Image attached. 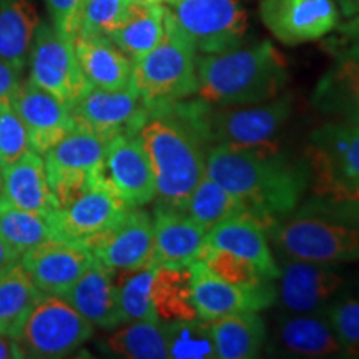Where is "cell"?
<instances>
[{
  "mask_svg": "<svg viewBox=\"0 0 359 359\" xmlns=\"http://www.w3.org/2000/svg\"><path fill=\"white\" fill-rule=\"evenodd\" d=\"M205 173L236 196L246 213L259 219L268 230L302 203L309 188L304 160L288 158L275 143L210 147Z\"/></svg>",
  "mask_w": 359,
  "mask_h": 359,
  "instance_id": "obj_1",
  "label": "cell"
},
{
  "mask_svg": "<svg viewBox=\"0 0 359 359\" xmlns=\"http://www.w3.org/2000/svg\"><path fill=\"white\" fill-rule=\"evenodd\" d=\"M208 103L198 97L150 107L140 140L155 175L156 206L185 210L193 188L203 178L210 143Z\"/></svg>",
  "mask_w": 359,
  "mask_h": 359,
  "instance_id": "obj_2",
  "label": "cell"
},
{
  "mask_svg": "<svg viewBox=\"0 0 359 359\" xmlns=\"http://www.w3.org/2000/svg\"><path fill=\"white\" fill-rule=\"evenodd\" d=\"M198 95L215 107L263 103L281 95L288 83V67L269 40L238 45L196 58Z\"/></svg>",
  "mask_w": 359,
  "mask_h": 359,
  "instance_id": "obj_3",
  "label": "cell"
},
{
  "mask_svg": "<svg viewBox=\"0 0 359 359\" xmlns=\"http://www.w3.org/2000/svg\"><path fill=\"white\" fill-rule=\"evenodd\" d=\"M281 259L343 264L359 262V208L311 198L269 226Z\"/></svg>",
  "mask_w": 359,
  "mask_h": 359,
  "instance_id": "obj_4",
  "label": "cell"
},
{
  "mask_svg": "<svg viewBox=\"0 0 359 359\" xmlns=\"http://www.w3.org/2000/svg\"><path fill=\"white\" fill-rule=\"evenodd\" d=\"M196 58L198 52L195 45L165 7L163 35L160 42L133 64V88L148 109L196 95Z\"/></svg>",
  "mask_w": 359,
  "mask_h": 359,
  "instance_id": "obj_5",
  "label": "cell"
},
{
  "mask_svg": "<svg viewBox=\"0 0 359 359\" xmlns=\"http://www.w3.org/2000/svg\"><path fill=\"white\" fill-rule=\"evenodd\" d=\"M304 165L313 196L359 208V127L327 120L314 128Z\"/></svg>",
  "mask_w": 359,
  "mask_h": 359,
  "instance_id": "obj_6",
  "label": "cell"
},
{
  "mask_svg": "<svg viewBox=\"0 0 359 359\" xmlns=\"http://www.w3.org/2000/svg\"><path fill=\"white\" fill-rule=\"evenodd\" d=\"M93 326L62 296L43 294L24 325L17 343L25 358H65L92 338Z\"/></svg>",
  "mask_w": 359,
  "mask_h": 359,
  "instance_id": "obj_7",
  "label": "cell"
},
{
  "mask_svg": "<svg viewBox=\"0 0 359 359\" xmlns=\"http://www.w3.org/2000/svg\"><path fill=\"white\" fill-rule=\"evenodd\" d=\"M196 52L219 53L243 43L248 12L243 0H165Z\"/></svg>",
  "mask_w": 359,
  "mask_h": 359,
  "instance_id": "obj_8",
  "label": "cell"
},
{
  "mask_svg": "<svg viewBox=\"0 0 359 359\" xmlns=\"http://www.w3.org/2000/svg\"><path fill=\"white\" fill-rule=\"evenodd\" d=\"M293 114V95L285 93L255 105L206 109V133L213 145L263 147L275 143Z\"/></svg>",
  "mask_w": 359,
  "mask_h": 359,
  "instance_id": "obj_9",
  "label": "cell"
},
{
  "mask_svg": "<svg viewBox=\"0 0 359 359\" xmlns=\"http://www.w3.org/2000/svg\"><path fill=\"white\" fill-rule=\"evenodd\" d=\"M29 58L30 80L69 107L90 87L80 69L74 40L52 24L40 22Z\"/></svg>",
  "mask_w": 359,
  "mask_h": 359,
  "instance_id": "obj_10",
  "label": "cell"
},
{
  "mask_svg": "<svg viewBox=\"0 0 359 359\" xmlns=\"http://www.w3.org/2000/svg\"><path fill=\"white\" fill-rule=\"evenodd\" d=\"M276 299L291 314H323L343 294L346 280L338 264L306 259H281Z\"/></svg>",
  "mask_w": 359,
  "mask_h": 359,
  "instance_id": "obj_11",
  "label": "cell"
},
{
  "mask_svg": "<svg viewBox=\"0 0 359 359\" xmlns=\"http://www.w3.org/2000/svg\"><path fill=\"white\" fill-rule=\"evenodd\" d=\"M75 123L110 142L118 135H137L148 118V107L137 90H103L88 87L70 105Z\"/></svg>",
  "mask_w": 359,
  "mask_h": 359,
  "instance_id": "obj_12",
  "label": "cell"
},
{
  "mask_svg": "<svg viewBox=\"0 0 359 359\" xmlns=\"http://www.w3.org/2000/svg\"><path fill=\"white\" fill-rule=\"evenodd\" d=\"M83 245L110 273L138 269L150 263L154 251V217L142 208H130L107 230L85 240Z\"/></svg>",
  "mask_w": 359,
  "mask_h": 359,
  "instance_id": "obj_13",
  "label": "cell"
},
{
  "mask_svg": "<svg viewBox=\"0 0 359 359\" xmlns=\"http://www.w3.org/2000/svg\"><path fill=\"white\" fill-rule=\"evenodd\" d=\"M259 19L278 42L299 45L334 32L339 8L334 0H262Z\"/></svg>",
  "mask_w": 359,
  "mask_h": 359,
  "instance_id": "obj_14",
  "label": "cell"
},
{
  "mask_svg": "<svg viewBox=\"0 0 359 359\" xmlns=\"http://www.w3.org/2000/svg\"><path fill=\"white\" fill-rule=\"evenodd\" d=\"M102 177L130 208L155 200L156 185L140 135H118L107 143Z\"/></svg>",
  "mask_w": 359,
  "mask_h": 359,
  "instance_id": "obj_15",
  "label": "cell"
},
{
  "mask_svg": "<svg viewBox=\"0 0 359 359\" xmlns=\"http://www.w3.org/2000/svg\"><path fill=\"white\" fill-rule=\"evenodd\" d=\"M130 210L116 191L100 177L70 205L52 215L55 238L79 241L92 238L114 224Z\"/></svg>",
  "mask_w": 359,
  "mask_h": 359,
  "instance_id": "obj_16",
  "label": "cell"
},
{
  "mask_svg": "<svg viewBox=\"0 0 359 359\" xmlns=\"http://www.w3.org/2000/svg\"><path fill=\"white\" fill-rule=\"evenodd\" d=\"M93 259L83 243L52 238L25 251L20 264L43 294L64 296Z\"/></svg>",
  "mask_w": 359,
  "mask_h": 359,
  "instance_id": "obj_17",
  "label": "cell"
},
{
  "mask_svg": "<svg viewBox=\"0 0 359 359\" xmlns=\"http://www.w3.org/2000/svg\"><path fill=\"white\" fill-rule=\"evenodd\" d=\"M11 102L29 132L30 150L45 155L74 128L70 107L32 80L22 82Z\"/></svg>",
  "mask_w": 359,
  "mask_h": 359,
  "instance_id": "obj_18",
  "label": "cell"
},
{
  "mask_svg": "<svg viewBox=\"0 0 359 359\" xmlns=\"http://www.w3.org/2000/svg\"><path fill=\"white\" fill-rule=\"evenodd\" d=\"M193 304L196 314L205 321L240 311H263L276 299V286L250 290L235 286L213 275L201 262L190 264Z\"/></svg>",
  "mask_w": 359,
  "mask_h": 359,
  "instance_id": "obj_19",
  "label": "cell"
},
{
  "mask_svg": "<svg viewBox=\"0 0 359 359\" xmlns=\"http://www.w3.org/2000/svg\"><path fill=\"white\" fill-rule=\"evenodd\" d=\"M206 233L208 231L183 210L155 206L150 264L188 268L200 262L206 248Z\"/></svg>",
  "mask_w": 359,
  "mask_h": 359,
  "instance_id": "obj_20",
  "label": "cell"
},
{
  "mask_svg": "<svg viewBox=\"0 0 359 359\" xmlns=\"http://www.w3.org/2000/svg\"><path fill=\"white\" fill-rule=\"evenodd\" d=\"M206 245L246 259L268 280L275 281L280 276V264L269 246L268 228L250 213H240L212 228L206 233Z\"/></svg>",
  "mask_w": 359,
  "mask_h": 359,
  "instance_id": "obj_21",
  "label": "cell"
},
{
  "mask_svg": "<svg viewBox=\"0 0 359 359\" xmlns=\"http://www.w3.org/2000/svg\"><path fill=\"white\" fill-rule=\"evenodd\" d=\"M62 298L77 309L93 327L115 330L125 325L114 273L97 259H93Z\"/></svg>",
  "mask_w": 359,
  "mask_h": 359,
  "instance_id": "obj_22",
  "label": "cell"
},
{
  "mask_svg": "<svg viewBox=\"0 0 359 359\" xmlns=\"http://www.w3.org/2000/svg\"><path fill=\"white\" fill-rule=\"evenodd\" d=\"M275 344L283 354L294 358H344V349L325 314H291L276 323Z\"/></svg>",
  "mask_w": 359,
  "mask_h": 359,
  "instance_id": "obj_23",
  "label": "cell"
},
{
  "mask_svg": "<svg viewBox=\"0 0 359 359\" xmlns=\"http://www.w3.org/2000/svg\"><path fill=\"white\" fill-rule=\"evenodd\" d=\"M311 105L326 120L359 127V64L334 58L313 90Z\"/></svg>",
  "mask_w": 359,
  "mask_h": 359,
  "instance_id": "obj_24",
  "label": "cell"
},
{
  "mask_svg": "<svg viewBox=\"0 0 359 359\" xmlns=\"http://www.w3.org/2000/svg\"><path fill=\"white\" fill-rule=\"evenodd\" d=\"M4 203L52 217L58 210L42 155L29 150L4 168Z\"/></svg>",
  "mask_w": 359,
  "mask_h": 359,
  "instance_id": "obj_25",
  "label": "cell"
},
{
  "mask_svg": "<svg viewBox=\"0 0 359 359\" xmlns=\"http://www.w3.org/2000/svg\"><path fill=\"white\" fill-rule=\"evenodd\" d=\"M74 47L90 87L103 90L132 87L133 62L109 37L77 35Z\"/></svg>",
  "mask_w": 359,
  "mask_h": 359,
  "instance_id": "obj_26",
  "label": "cell"
},
{
  "mask_svg": "<svg viewBox=\"0 0 359 359\" xmlns=\"http://www.w3.org/2000/svg\"><path fill=\"white\" fill-rule=\"evenodd\" d=\"M218 359H251L259 356L268 330L258 311H240L210 321Z\"/></svg>",
  "mask_w": 359,
  "mask_h": 359,
  "instance_id": "obj_27",
  "label": "cell"
},
{
  "mask_svg": "<svg viewBox=\"0 0 359 359\" xmlns=\"http://www.w3.org/2000/svg\"><path fill=\"white\" fill-rule=\"evenodd\" d=\"M163 20L165 7L161 4L132 0L122 24L109 39L135 64L160 42L163 35Z\"/></svg>",
  "mask_w": 359,
  "mask_h": 359,
  "instance_id": "obj_28",
  "label": "cell"
},
{
  "mask_svg": "<svg viewBox=\"0 0 359 359\" xmlns=\"http://www.w3.org/2000/svg\"><path fill=\"white\" fill-rule=\"evenodd\" d=\"M39 25L35 0H0V58L25 69Z\"/></svg>",
  "mask_w": 359,
  "mask_h": 359,
  "instance_id": "obj_29",
  "label": "cell"
},
{
  "mask_svg": "<svg viewBox=\"0 0 359 359\" xmlns=\"http://www.w3.org/2000/svg\"><path fill=\"white\" fill-rule=\"evenodd\" d=\"M107 140L75 123L74 128L45 154V168L102 175Z\"/></svg>",
  "mask_w": 359,
  "mask_h": 359,
  "instance_id": "obj_30",
  "label": "cell"
},
{
  "mask_svg": "<svg viewBox=\"0 0 359 359\" xmlns=\"http://www.w3.org/2000/svg\"><path fill=\"white\" fill-rule=\"evenodd\" d=\"M151 303L160 323L198 318L193 304L190 266L173 268L155 264Z\"/></svg>",
  "mask_w": 359,
  "mask_h": 359,
  "instance_id": "obj_31",
  "label": "cell"
},
{
  "mask_svg": "<svg viewBox=\"0 0 359 359\" xmlns=\"http://www.w3.org/2000/svg\"><path fill=\"white\" fill-rule=\"evenodd\" d=\"M42 296L20 262L0 273V333L17 338Z\"/></svg>",
  "mask_w": 359,
  "mask_h": 359,
  "instance_id": "obj_32",
  "label": "cell"
},
{
  "mask_svg": "<svg viewBox=\"0 0 359 359\" xmlns=\"http://www.w3.org/2000/svg\"><path fill=\"white\" fill-rule=\"evenodd\" d=\"M110 354L128 359L168 358L167 333L163 323L133 321L105 339Z\"/></svg>",
  "mask_w": 359,
  "mask_h": 359,
  "instance_id": "obj_33",
  "label": "cell"
},
{
  "mask_svg": "<svg viewBox=\"0 0 359 359\" xmlns=\"http://www.w3.org/2000/svg\"><path fill=\"white\" fill-rule=\"evenodd\" d=\"M183 212L190 215L206 231H210L217 224L223 223L224 219L246 213V210L236 196H233L230 191L219 187L205 173L203 178L193 188Z\"/></svg>",
  "mask_w": 359,
  "mask_h": 359,
  "instance_id": "obj_34",
  "label": "cell"
},
{
  "mask_svg": "<svg viewBox=\"0 0 359 359\" xmlns=\"http://www.w3.org/2000/svg\"><path fill=\"white\" fill-rule=\"evenodd\" d=\"M0 238L17 253L24 255L34 246L55 238L48 215L27 212L15 206L0 205Z\"/></svg>",
  "mask_w": 359,
  "mask_h": 359,
  "instance_id": "obj_35",
  "label": "cell"
},
{
  "mask_svg": "<svg viewBox=\"0 0 359 359\" xmlns=\"http://www.w3.org/2000/svg\"><path fill=\"white\" fill-rule=\"evenodd\" d=\"M155 264L132 269V271L114 273L116 288H118L120 309L123 323L155 321L154 303H151V281H154Z\"/></svg>",
  "mask_w": 359,
  "mask_h": 359,
  "instance_id": "obj_36",
  "label": "cell"
},
{
  "mask_svg": "<svg viewBox=\"0 0 359 359\" xmlns=\"http://www.w3.org/2000/svg\"><path fill=\"white\" fill-rule=\"evenodd\" d=\"M168 343V358L212 359L217 358L210 321L180 320L163 323Z\"/></svg>",
  "mask_w": 359,
  "mask_h": 359,
  "instance_id": "obj_37",
  "label": "cell"
},
{
  "mask_svg": "<svg viewBox=\"0 0 359 359\" xmlns=\"http://www.w3.org/2000/svg\"><path fill=\"white\" fill-rule=\"evenodd\" d=\"M201 263L205 264L213 275L222 278L223 281L231 283L235 286L250 290H262L273 285V280L264 278L253 264L228 253L224 250L212 248L206 245V248L201 255Z\"/></svg>",
  "mask_w": 359,
  "mask_h": 359,
  "instance_id": "obj_38",
  "label": "cell"
},
{
  "mask_svg": "<svg viewBox=\"0 0 359 359\" xmlns=\"http://www.w3.org/2000/svg\"><path fill=\"white\" fill-rule=\"evenodd\" d=\"M132 0H83L77 35L110 34L122 24Z\"/></svg>",
  "mask_w": 359,
  "mask_h": 359,
  "instance_id": "obj_39",
  "label": "cell"
},
{
  "mask_svg": "<svg viewBox=\"0 0 359 359\" xmlns=\"http://www.w3.org/2000/svg\"><path fill=\"white\" fill-rule=\"evenodd\" d=\"M348 356H359V298L339 294L323 313Z\"/></svg>",
  "mask_w": 359,
  "mask_h": 359,
  "instance_id": "obj_40",
  "label": "cell"
},
{
  "mask_svg": "<svg viewBox=\"0 0 359 359\" xmlns=\"http://www.w3.org/2000/svg\"><path fill=\"white\" fill-rule=\"evenodd\" d=\"M30 150L29 132L13 109L11 98L0 100V165H12Z\"/></svg>",
  "mask_w": 359,
  "mask_h": 359,
  "instance_id": "obj_41",
  "label": "cell"
},
{
  "mask_svg": "<svg viewBox=\"0 0 359 359\" xmlns=\"http://www.w3.org/2000/svg\"><path fill=\"white\" fill-rule=\"evenodd\" d=\"M333 37L325 42V48L334 58H348L359 64V13L336 27Z\"/></svg>",
  "mask_w": 359,
  "mask_h": 359,
  "instance_id": "obj_42",
  "label": "cell"
},
{
  "mask_svg": "<svg viewBox=\"0 0 359 359\" xmlns=\"http://www.w3.org/2000/svg\"><path fill=\"white\" fill-rule=\"evenodd\" d=\"M52 25L65 37L74 40L79 34L83 0H45Z\"/></svg>",
  "mask_w": 359,
  "mask_h": 359,
  "instance_id": "obj_43",
  "label": "cell"
},
{
  "mask_svg": "<svg viewBox=\"0 0 359 359\" xmlns=\"http://www.w3.org/2000/svg\"><path fill=\"white\" fill-rule=\"evenodd\" d=\"M22 67L0 58V100L11 98L15 93L22 83Z\"/></svg>",
  "mask_w": 359,
  "mask_h": 359,
  "instance_id": "obj_44",
  "label": "cell"
},
{
  "mask_svg": "<svg viewBox=\"0 0 359 359\" xmlns=\"http://www.w3.org/2000/svg\"><path fill=\"white\" fill-rule=\"evenodd\" d=\"M24 351L13 336L0 333V359H22Z\"/></svg>",
  "mask_w": 359,
  "mask_h": 359,
  "instance_id": "obj_45",
  "label": "cell"
},
{
  "mask_svg": "<svg viewBox=\"0 0 359 359\" xmlns=\"http://www.w3.org/2000/svg\"><path fill=\"white\" fill-rule=\"evenodd\" d=\"M19 262L20 255L0 238V273L7 271L8 268H12L13 264H17Z\"/></svg>",
  "mask_w": 359,
  "mask_h": 359,
  "instance_id": "obj_46",
  "label": "cell"
},
{
  "mask_svg": "<svg viewBox=\"0 0 359 359\" xmlns=\"http://www.w3.org/2000/svg\"><path fill=\"white\" fill-rule=\"evenodd\" d=\"M336 6L344 17H353L359 13V0H334Z\"/></svg>",
  "mask_w": 359,
  "mask_h": 359,
  "instance_id": "obj_47",
  "label": "cell"
},
{
  "mask_svg": "<svg viewBox=\"0 0 359 359\" xmlns=\"http://www.w3.org/2000/svg\"><path fill=\"white\" fill-rule=\"evenodd\" d=\"M4 203V167L0 165V205Z\"/></svg>",
  "mask_w": 359,
  "mask_h": 359,
  "instance_id": "obj_48",
  "label": "cell"
},
{
  "mask_svg": "<svg viewBox=\"0 0 359 359\" xmlns=\"http://www.w3.org/2000/svg\"><path fill=\"white\" fill-rule=\"evenodd\" d=\"M145 2H151V4H161L163 0H145Z\"/></svg>",
  "mask_w": 359,
  "mask_h": 359,
  "instance_id": "obj_49",
  "label": "cell"
},
{
  "mask_svg": "<svg viewBox=\"0 0 359 359\" xmlns=\"http://www.w3.org/2000/svg\"><path fill=\"white\" fill-rule=\"evenodd\" d=\"M358 293H359V283H358Z\"/></svg>",
  "mask_w": 359,
  "mask_h": 359,
  "instance_id": "obj_50",
  "label": "cell"
}]
</instances>
